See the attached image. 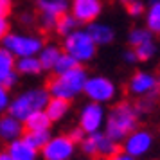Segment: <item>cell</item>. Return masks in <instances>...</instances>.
Segmentation results:
<instances>
[{"label":"cell","mask_w":160,"mask_h":160,"mask_svg":"<svg viewBox=\"0 0 160 160\" xmlns=\"http://www.w3.org/2000/svg\"><path fill=\"white\" fill-rule=\"evenodd\" d=\"M140 124V115H138L135 104L130 101H117L113 106L106 110V121L102 131L115 142H122L133 130H137Z\"/></svg>","instance_id":"6da1fadb"},{"label":"cell","mask_w":160,"mask_h":160,"mask_svg":"<svg viewBox=\"0 0 160 160\" xmlns=\"http://www.w3.org/2000/svg\"><path fill=\"white\" fill-rule=\"evenodd\" d=\"M88 76L90 74L85 68V65H78L65 74L52 76L47 83V90H49L51 97H58V99H65V101L72 102L74 99L83 95V88H85Z\"/></svg>","instance_id":"7a4b0ae2"},{"label":"cell","mask_w":160,"mask_h":160,"mask_svg":"<svg viewBox=\"0 0 160 160\" xmlns=\"http://www.w3.org/2000/svg\"><path fill=\"white\" fill-rule=\"evenodd\" d=\"M49 99H51V94H49L47 87L25 88L20 94H16L15 97H11L8 113L23 122L31 113H34L38 110H45Z\"/></svg>","instance_id":"3957f363"},{"label":"cell","mask_w":160,"mask_h":160,"mask_svg":"<svg viewBox=\"0 0 160 160\" xmlns=\"http://www.w3.org/2000/svg\"><path fill=\"white\" fill-rule=\"evenodd\" d=\"M61 51L65 52V54H68V56H72L79 65H87L90 61H94V58L97 56L99 47L95 45V42L88 34L87 29L78 27L70 34L63 36Z\"/></svg>","instance_id":"277c9868"},{"label":"cell","mask_w":160,"mask_h":160,"mask_svg":"<svg viewBox=\"0 0 160 160\" xmlns=\"http://www.w3.org/2000/svg\"><path fill=\"white\" fill-rule=\"evenodd\" d=\"M2 47L8 49L15 58H27V56H38L45 45L43 38L34 32H22V31H9L8 36L2 40Z\"/></svg>","instance_id":"5b68a950"},{"label":"cell","mask_w":160,"mask_h":160,"mask_svg":"<svg viewBox=\"0 0 160 160\" xmlns=\"http://www.w3.org/2000/svg\"><path fill=\"white\" fill-rule=\"evenodd\" d=\"M83 95L88 101L99 102V104L106 106V104H110V102H113L117 99L119 88H117L115 81L110 79L108 76L94 74V76H88L85 88H83Z\"/></svg>","instance_id":"8992f818"},{"label":"cell","mask_w":160,"mask_h":160,"mask_svg":"<svg viewBox=\"0 0 160 160\" xmlns=\"http://www.w3.org/2000/svg\"><path fill=\"white\" fill-rule=\"evenodd\" d=\"M78 148L87 158H102L106 160L113 157L115 153L121 151V144L112 140V138L104 133V131H97V133H90L81 140Z\"/></svg>","instance_id":"52a82bcc"},{"label":"cell","mask_w":160,"mask_h":160,"mask_svg":"<svg viewBox=\"0 0 160 160\" xmlns=\"http://www.w3.org/2000/svg\"><path fill=\"white\" fill-rule=\"evenodd\" d=\"M128 94L133 97H157L160 95V78L149 70H135L128 79Z\"/></svg>","instance_id":"ba28073f"},{"label":"cell","mask_w":160,"mask_h":160,"mask_svg":"<svg viewBox=\"0 0 160 160\" xmlns=\"http://www.w3.org/2000/svg\"><path fill=\"white\" fill-rule=\"evenodd\" d=\"M78 151V144L67 133H58L40 149L42 160H72Z\"/></svg>","instance_id":"9c48e42d"},{"label":"cell","mask_w":160,"mask_h":160,"mask_svg":"<svg viewBox=\"0 0 160 160\" xmlns=\"http://www.w3.org/2000/svg\"><path fill=\"white\" fill-rule=\"evenodd\" d=\"M153 146H155V135H153V131L138 126L137 130H133L130 135L121 142V149H122L124 153L131 155L133 158L138 160V158L148 157V155L151 153Z\"/></svg>","instance_id":"30bf717a"},{"label":"cell","mask_w":160,"mask_h":160,"mask_svg":"<svg viewBox=\"0 0 160 160\" xmlns=\"http://www.w3.org/2000/svg\"><path fill=\"white\" fill-rule=\"evenodd\" d=\"M104 121H106V108H104V104L87 101L79 108V113H78V126H79L87 135L102 131Z\"/></svg>","instance_id":"8fae6325"},{"label":"cell","mask_w":160,"mask_h":160,"mask_svg":"<svg viewBox=\"0 0 160 160\" xmlns=\"http://www.w3.org/2000/svg\"><path fill=\"white\" fill-rule=\"evenodd\" d=\"M102 9H104L102 0H70L68 2V13L85 25L99 20Z\"/></svg>","instance_id":"7c38bea8"},{"label":"cell","mask_w":160,"mask_h":160,"mask_svg":"<svg viewBox=\"0 0 160 160\" xmlns=\"http://www.w3.org/2000/svg\"><path fill=\"white\" fill-rule=\"evenodd\" d=\"M15 65H16V58L0 45V85L11 90L18 85V79L20 76L18 72L15 70Z\"/></svg>","instance_id":"4fadbf2b"},{"label":"cell","mask_w":160,"mask_h":160,"mask_svg":"<svg viewBox=\"0 0 160 160\" xmlns=\"http://www.w3.org/2000/svg\"><path fill=\"white\" fill-rule=\"evenodd\" d=\"M85 29L88 31V34L92 36V40L95 42L97 47H108L115 42L117 38V31L113 29V25H110L106 22H99V20H95V22L88 23Z\"/></svg>","instance_id":"5bb4252c"},{"label":"cell","mask_w":160,"mask_h":160,"mask_svg":"<svg viewBox=\"0 0 160 160\" xmlns=\"http://www.w3.org/2000/svg\"><path fill=\"white\" fill-rule=\"evenodd\" d=\"M25 133V128H23V122L18 121L16 117L9 115L8 112L0 115V140L2 142H11L15 138H20Z\"/></svg>","instance_id":"9a60e30c"},{"label":"cell","mask_w":160,"mask_h":160,"mask_svg":"<svg viewBox=\"0 0 160 160\" xmlns=\"http://www.w3.org/2000/svg\"><path fill=\"white\" fill-rule=\"evenodd\" d=\"M6 149L15 160H40V151L34 149L31 144H27L23 140V137L8 142Z\"/></svg>","instance_id":"2e32d148"},{"label":"cell","mask_w":160,"mask_h":160,"mask_svg":"<svg viewBox=\"0 0 160 160\" xmlns=\"http://www.w3.org/2000/svg\"><path fill=\"white\" fill-rule=\"evenodd\" d=\"M45 113L49 115L51 122H61L65 121L67 115L70 113V101L65 99H58V97H51L47 106H45Z\"/></svg>","instance_id":"e0dca14e"},{"label":"cell","mask_w":160,"mask_h":160,"mask_svg":"<svg viewBox=\"0 0 160 160\" xmlns=\"http://www.w3.org/2000/svg\"><path fill=\"white\" fill-rule=\"evenodd\" d=\"M144 27L153 36H160V0H149L144 11Z\"/></svg>","instance_id":"ac0fdd59"},{"label":"cell","mask_w":160,"mask_h":160,"mask_svg":"<svg viewBox=\"0 0 160 160\" xmlns=\"http://www.w3.org/2000/svg\"><path fill=\"white\" fill-rule=\"evenodd\" d=\"M34 8L40 15H51L59 18L68 13V0H36Z\"/></svg>","instance_id":"d6986e66"},{"label":"cell","mask_w":160,"mask_h":160,"mask_svg":"<svg viewBox=\"0 0 160 160\" xmlns=\"http://www.w3.org/2000/svg\"><path fill=\"white\" fill-rule=\"evenodd\" d=\"M61 52H63L61 45H56V43H45L42 47V51L38 52V59H40V65L43 68V72H51Z\"/></svg>","instance_id":"ffe728a7"},{"label":"cell","mask_w":160,"mask_h":160,"mask_svg":"<svg viewBox=\"0 0 160 160\" xmlns=\"http://www.w3.org/2000/svg\"><path fill=\"white\" fill-rule=\"evenodd\" d=\"M15 70L18 76H27V78H34L43 72V68L40 65L38 56H27V58H16Z\"/></svg>","instance_id":"44dd1931"},{"label":"cell","mask_w":160,"mask_h":160,"mask_svg":"<svg viewBox=\"0 0 160 160\" xmlns=\"http://www.w3.org/2000/svg\"><path fill=\"white\" fill-rule=\"evenodd\" d=\"M51 119L45 113V110H38L34 113H31L25 121H23V128L25 131H36V130H51Z\"/></svg>","instance_id":"7402d4cb"},{"label":"cell","mask_w":160,"mask_h":160,"mask_svg":"<svg viewBox=\"0 0 160 160\" xmlns=\"http://www.w3.org/2000/svg\"><path fill=\"white\" fill-rule=\"evenodd\" d=\"M23 140L27 142V144H31L34 149H42L47 142H49V138L52 137V131L51 130H36V131H25L22 135Z\"/></svg>","instance_id":"603a6c76"},{"label":"cell","mask_w":160,"mask_h":160,"mask_svg":"<svg viewBox=\"0 0 160 160\" xmlns=\"http://www.w3.org/2000/svg\"><path fill=\"white\" fill-rule=\"evenodd\" d=\"M133 51H135V56H137L138 61L146 63V61H151V59L157 56L158 45H157V42H155V38H151V40H148V42H144V43L133 47Z\"/></svg>","instance_id":"cb8c5ba5"},{"label":"cell","mask_w":160,"mask_h":160,"mask_svg":"<svg viewBox=\"0 0 160 160\" xmlns=\"http://www.w3.org/2000/svg\"><path fill=\"white\" fill-rule=\"evenodd\" d=\"M151 38H155V36L146 29L144 25H135V27H131V29L128 31L126 42H128V45L133 49V47H137V45L144 43V42H148V40H151Z\"/></svg>","instance_id":"d4e9b609"},{"label":"cell","mask_w":160,"mask_h":160,"mask_svg":"<svg viewBox=\"0 0 160 160\" xmlns=\"http://www.w3.org/2000/svg\"><path fill=\"white\" fill-rule=\"evenodd\" d=\"M78 27H79V22H78V20L70 15V13H65V15H61L58 18L54 31H56L59 36L63 38V36H67V34H70L72 31H76Z\"/></svg>","instance_id":"484cf974"},{"label":"cell","mask_w":160,"mask_h":160,"mask_svg":"<svg viewBox=\"0 0 160 160\" xmlns=\"http://www.w3.org/2000/svg\"><path fill=\"white\" fill-rule=\"evenodd\" d=\"M78 65H79V63H78L72 56H68V54H65V52H61L59 58H58V61H56L54 67H52L51 72L54 74V76H59V74H65V72H68V70H72L74 67H78Z\"/></svg>","instance_id":"4316f807"},{"label":"cell","mask_w":160,"mask_h":160,"mask_svg":"<svg viewBox=\"0 0 160 160\" xmlns=\"http://www.w3.org/2000/svg\"><path fill=\"white\" fill-rule=\"evenodd\" d=\"M157 106V97H140L135 102V108H137L138 115H144V113H151Z\"/></svg>","instance_id":"83f0119b"},{"label":"cell","mask_w":160,"mask_h":160,"mask_svg":"<svg viewBox=\"0 0 160 160\" xmlns=\"http://www.w3.org/2000/svg\"><path fill=\"white\" fill-rule=\"evenodd\" d=\"M144 11H146V4L142 0H131L126 4V13L131 16V18H140L144 16Z\"/></svg>","instance_id":"f1b7e54d"},{"label":"cell","mask_w":160,"mask_h":160,"mask_svg":"<svg viewBox=\"0 0 160 160\" xmlns=\"http://www.w3.org/2000/svg\"><path fill=\"white\" fill-rule=\"evenodd\" d=\"M36 22L40 23V27L43 31H54L58 18H56V16H51V15H40L36 18Z\"/></svg>","instance_id":"f546056e"},{"label":"cell","mask_w":160,"mask_h":160,"mask_svg":"<svg viewBox=\"0 0 160 160\" xmlns=\"http://www.w3.org/2000/svg\"><path fill=\"white\" fill-rule=\"evenodd\" d=\"M9 102H11V92L4 85H0V115L8 112Z\"/></svg>","instance_id":"4dcf8cb0"},{"label":"cell","mask_w":160,"mask_h":160,"mask_svg":"<svg viewBox=\"0 0 160 160\" xmlns=\"http://www.w3.org/2000/svg\"><path fill=\"white\" fill-rule=\"evenodd\" d=\"M18 22L22 23L23 27H32V25L36 23V16L32 15V13H29V11H23V13H20V16H18Z\"/></svg>","instance_id":"1f68e13d"},{"label":"cell","mask_w":160,"mask_h":160,"mask_svg":"<svg viewBox=\"0 0 160 160\" xmlns=\"http://www.w3.org/2000/svg\"><path fill=\"white\" fill-rule=\"evenodd\" d=\"M67 135H68V137L72 138V140H74V142H76V144H79L81 140H83V138L87 137V133H85V131L81 130L79 126H74L72 130H70V131H68V133H67Z\"/></svg>","instance_id":"d6a6232c"},{"label":"cell","mask_w":160,"mask_h":160,"mask_svg":"<svg viewBox=\"0 0 160 160\" xmlns=\"http://www.w3.org/2000/svg\"><path fill=\"white\" fill-rule=\"evenodd\" d=\"M122 61L126 63V65H135V63H138L137 56H135V51L133 49H126V51H122Z\"/></svg>","instance_id":"836d02e7"},{"label":"cell","mask_w":160,"mask_h":160,"mask_svg":"<svg viewBox=\"0 0 160 160\" xmlns=\"http://www.w3.org/2000/svg\"><path fill=\"white\" fill-rule=\"evenodd\" d=\"M13 11V0H0V18H8Z\"/></svg>","instance_id":"e575fe53"},{"label":"cell","mask_w":160,"mask_h":160,"mask_svg":"<svg viewBox=\"0 0 160 160\" xmlns=\"http://www.w3.org/2000/svg\"><path fill=\"white\" fill-rule=\"evenodd\" d=\"M11 31V25H9V20L8 18H0V43L2 40L8 36V32Z\"/></svg>","instance_id":"d590c367"},{"label":"cell","mask_w":160,"mask_h":160,"mask_svg":"<svg viewBox=\"0 0 160 160\" xmlns=\"http://www.w3.org/2000/svg\"><path fill=\"white\" fill-rule=\"evenodd\" d=\"M106 160H137V158H133L131 155H128V153H124L122 149L119 153H115L113 157H110V158H106Z\"/></svg>","instance_id":"8d00e7d4"},{"label":"cell","mask_w":160,"mask_h":160,"mask_svg":"<svg viewBox=\"0 0 160 160\" xmlns=\"http://www.w3.org/2000/svg\"><path fill=\"white\" fill-rule=\"evenodd\" d=\"M0 160H15V158L8 153V149H0Z\"/></svg>","instance_id":"74e56055"},{"label":"cell","mask_w":160,"mask_h":160,"mask_svg":"<svg viewBox=\"0 0 160 160\" xmlns=\"http://www.w3.org/2000/svg\"><path fill=\"white\" fill-rule=\"evenodd\" d=\"M119 2H122L124 6H126V4H128V2H131V0H119Z\"/></svg>","instance_id":"f35d334b"},{"label":"cell","mask_w":160,"mask_h":160,"mask_svg":"<svg viewBox=\"0 0 160 160\" xmlns=\"http://www.w3.org/2000/svg\"><path fill=\"white\" fill-rule=\"evenodd\" d=\"M85 160H95V158H85Z\"/></svg>","instance_id":"ab89813d"},{"label":"cell","mask_w":160,"mask_h":160,"mask_svg":"<svg viewBox=\"0 0 160 160\" xmlns=\"http://www.w3.org/2000/svg\"><path fill=\"white\" fill-rule=\"evenodd\" d=\"M158 51H160V49H158Z\"/></svg>","instance_id":"60d3db41"}]
</instances>
